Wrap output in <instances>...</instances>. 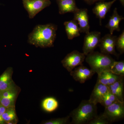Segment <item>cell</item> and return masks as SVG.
<instances>
[{
    "instance_id": "cell-2",
    "label": "cell",
    "mask_w": 124,
    "mask_h": 124,
    "mask_svg": "<svg viewBox=\"0 0 124 124\" xmlns=\"http://www.w3.org/2000/svg\"><path fill=\"white\" fill-rule=\"evenodd\" d=\"M97 105L89 100H82L79 106L69 114L72 119L70 124H87L98 115Z\"/></svg>"
},
{
    "instance_id": "cell-6",
    "label": "cell",
    "mask_w": 124,
    "mask_h": 124,
    "mask_svg": "<svg viewBox=\"0 0 124 124\" xmlns=\"http://www.w3.org/2000/svg\"><path fill=\"white\" fill-rule=\"evenodd\" d=\"M23 7L30 19L33 18L40 11L51 4L50 0H22Z\"/></svg>"
},
{
    "instance_id": "cell-31",
    "label": "cell",
    "mask_w": 124,
    "mask_h": 124,
    "mask_svg": "<svg viewBox=\"0 0 124 124\" xmlns=\"http://www.w3.org/2000/svg\"><path fill=\"white\" fill-rule=\"evenodd\" d=\"M120 3L123 6L124 5V0H119Z\"/></svg>"
},
{
    "instance_id": "cell-5",
    "label": "cell",
    "mask_w": 124,
    "mask_h": 124,
    "mask_svg": "<svg viewBox=\"0 0 124 124\" xmlns=\"http://www.w3.org/2000/svg\"><path fill=\"white\" fill-rule=\"evenodd\" d=\"M85 56L83 53L74 50L68 54L61 62L64 68L70 72L75 68L83 64Z\"/></svg>"
},
{
    "instance_id": "cell-10",
    "label": "cell",
    "mask_w": 124,
    "mask_h": 124,
    "mask_svg": "<svg viewBox=\"0 0 124 124\" xmlns=\"http://www.w3.org/2000/svg\"><path fill=\"white\" fill-rule=\"evenodd\" d=\"M70 72L73 79L81 84H84L86 81L91 79L95 73L91 69H89L83 64L75 68Z\"/></svg>"
},
{
    "instance_id": "cell-16",
    "label": "cell",
    "mask_w": 124,
    "mask_h": 124,
    "mask_svg": "<svg viewBox=\"0 0 124 124\" xmlns=\"http://www.w3.org/2000/svg\"><path fill=\"white\" fill-rule=\"evenodd\" d=\"M64 25L69 39H73L80 35L79 28L77 23L74 19L64 22Z\"/></svg>"
},
{
    "instance_id": "cell-20",
    "label": "cell",
    "mask_w": 124,
    "mask_h": 124,
    "mask_svg": "<svg viewBox=\"0 0 124 124\" xmlns=\"http://www.w3.org/2000/svg\"><path fill=\"white\" fill-rule=\"evenodd\" d=\"M13 68H8L0 76V89L7 84L13 81Z\"/></svg>"
},
{
    "instance_id": "cell-8",
    "label": "cell",
    "mask_w": 124,
    "mask_h": 124,
    "mask_svg": "<svg viewBox=\"0 0 124 124\" xmlns=\"http://www.w3.org/2000/svg\"><path fill=\"white\" fill-rule=\"evenodd\" d=\"M117 37L107 34L101 38L98 46L101 53L107 54H112L117 56L116 51V41Z\"/></svg>"
},
{
    "instance_id": "cell-7",
    "label": "cell",
    "mask_w": 124,
    "mask_h": 124,
    "mask_svg": "<svg viewBox=\"0 0 124 124\" xmlns=\"http://www.w3.org/2000/svg\"><path fill=\"white\" fill-rule=\"evenodd\" d=\"M101 33L98 31H93L86 33L85 36L83 46V53L85 55L94 51L98 46Z\"/></svg>"
},
{
    "instance_id": "cell-22",
    "label": "cell",
    "mask_w": 124,
    "mask_h": 124,
    "mask_svg": "<svg viewBox=\"0 0 124 124\" xmlns=\"http://www.w3.org/2000/svg\"><path fill=\"white\" fill-rule=\"evenodd\" d=\"M110 71L117 75L124 76V61H115L111 67Z\"/></svg>"
},
{
    "instance_id": "cell-25",
    "label": "cell",
    "mask_w": 124,
    "mask_h": 124,
    "mask_svg": "<svg viewBox=\"0 0 124 124\" xmlns=\"http://www.w3.org/2000/svg\"><path fill=\"white\" fill-rule=\"evenodd\" d=\"M109 124L108 120L102 114L97 115L93 119L89 121L87 124Z\"/></svg>"
},
{
    "instance_id": "cell-11",
    "label": "cell",
    "mask_w": 124,
    "mask_h": 124,
    "mask_svg": "<svg viewBox=\"0 0 124 124\" xmlns=\"http://www.w3.org/2000/svg\"><path fill=\"white\" fill-rule=\"evenodd\" d=\"M116 1V0H112L108 2L102 1L96 2L93 9V12L99 19L100 25H101L102 19L105 18L107 13Z\"/></svg>"
},
{
    "instance_id": "cell-28",
    "label": "cell",
    "mask_w": 124,
    "mask_h": 124,
    "mask_svg": "<svg viewBox=\"0 0 124 124\" xmlns=\"http://www.w3.org/2000/svg\"><path fill=\"white\" fill-rule=\"evenodd\" d=\"M97 81L99 82L108 86V81L107 76V71L103 72L98 74Z\"/></svg>"
},
{
    "instance_id": "cell-15",
    "label": "cell",
    "mask_w": 124,
    "mask_h": 124,
    "mask_svg": "<svg viewBox=\"0 0 124 124\" xmlns=\"http://www.w3.org/2000/svg\"><path fill=\"white\" fill-rule=\"evenodd\" d=\"M59 12L61 15L72 13L78 9L75 0H57Z\"/></svg>"
},
{
    "instance_id": "cell-14",
    "label": "cell",
    "mask_w": 124,
    "mask_h": 124,
    "mask_svg": "<svg viewBox=\"0 0 124 124\" xmlns=\"http://www.w3.org/2000/svg\"><path fill=\"white\" fill-rule=\"evenodd\" d=\"M124 19V17L118 14L117 8H115L108 23L106 26V27L109 30L110 34L113 35L115 31H119L120 30L119 24L121 20Z\"/></svg>"
},
{
    "instance_id": "cell-12",
    "label": "cell",
    "mask_w": 124,
    "mask_h": 124,
    "mask_svg": "<svg viewBox=\"0 0 124 124\" xmlns=\"http://www.w3.org/2000/svg\"><path fill=\"white\" fill-rule=\"evenodd\" d=\"M108 90V85L102 84L97 81L89 100L95 104L100 103L102 98Z\"/></svg>"
},
{
    "instance_id": "cell-18",
    "label": "cell",
    "mask_w": 124,
    "mask_h": 124,
    "mask_svg": "<svg viewBox=\"0 0 124 124\" xmlns=\"http://www.w3.org/2000/svg\"><path fill=\"white\" fill-rule=\"evenodd\" d=\"M42 106L45 111L51 112L57 109L58 107V102L54 98L48 97L43 100Z\"/></svg>"
},
{
    "instance_id": "cell-30",
    "label": "cell",
    "mask_w": 124,
    "mask_h": 124,
    "mask_svg": "<svg viewBox=\"0 0 124 124\" xmlns=\"http://www.w3.org/2000/svg\"><path fill=\"white\" fill-rule=\"evenodd\" d=\"M84 0L88 4L92 5L95 2H97L98 1H102L103 0Z\"/></svg>"
},
{
    "instance_id": "cell-26",
    "label": "cell",
    "mask_w": 124,
    "mask_h": 124,
    "mask_svg": "<svg viewBox=\"0 0 124 124\" xmlns=\"http://www.w3.org/2000/svg\"><path fill=\"white\" fill-rule=\"evenodd\" d=\"M16 100L0 97V104L7 108H15Z\"/></svg>"
},
{
    "instance_id": "cell-24",
    "label": "cell",
    "mask_w": 124,
    "mask_h": 124,
    "mask_svg": "<svg viewBox=\"0 0 124 124\" xmlns=\"http://www.w3.org/2000/svg\"><path fill=\"white\" fill-rule=\"evenodd\" d=\"M116 47L117 50L120 53L123 54L124 53V31L122 32L118 37H117L116 41Z\"/></svg>"
},
{
    "instance_id": "cell-1",
    "label": "cell",
    "mask_w": 124,
    "mask_h": 124,
    "mask_svg": "<svg viewBox=\"0 0 124 124\" xmlns=\"http://www.w3.org/2000/svg\"><path fill=\"white\" fill-rule=\"evenodd\" d=\"M57 29V26L53 23L37 25L28 35V42L37 47H53Z\"/></svg>"
},
{
    "instance_id": "cell-17",
    "label": "cell",
    "mask_w": 124,
    "mask_h": 124,
    "mask_svg": "<svg viewBox=\"0 0 124 124\" xmlns=\"http://www.w3.org/2000/svg\"><path fill=\"white\" fill-rule=\"evenodd\" d=\"M5 124H15L18 122V117L15 108H7L2 116Z\"/></svg>"
},
{
    "instance_id": "cell-29",
    "label": "cell",
    "mask_w": 124,
    "mask_h": 124,
    "mask_svg": "<svg viewBox=\"0 0 124 124\" xmlns=\"http://www.w3.org/2000/svg\"><path fill=\"white\" fill-rule=\"evenodd\" d=\"M5 107L1 104H0V124H4L5 122L2 119V116L7 109Z\"/></svg>"
},
{
    "instance_id": "cell-9",
    "label": "cell",
    "mask_w": 124,
    "mask_h": 124,
    "mask_svg": "<svg viewBox=\"0 0 124 124\" xmlns=\"http://www.w3.org/2000/svg\"><path fill=\"white\" fill-rule=\"evenodd\" d=\"M73 19L77 23L80 32L88 33L90 32L89 17L88 9L86 8L78 9L73 13Z\"/></svg>"
},
{
    "instance_id": "cell-27",
    "label": "cell",
    "mask_w": 124,
    "mask_h": 124,
    "mask_svg": "<svg viewBox=\"0 0 124 124\" xmlns=\"http://www.w3.org/2000/svg\"><path fill=\"white\" fill-rule=\"evenodd\" d=\"M107 76L108 81V85L112 84L119 79L120 76L114 74L110 71H107Z\"/></svg>"
},
{
    "instance_id": "cell-23",
    "label": "cell",
    "mask_w": 124,
    "mask_h": 124,
    "mask_svg": "<svg viewBox=\"0 0 124 124\" xmlns=\"http://www.w3.org/2000/svg\"><path fill=\"white\" fill-rule=\"evenodd\" d=\"M69 115L62 118H55L45 121L42 122L44 124H67L70 123Z\"/></svg>"
},
{
    "instance_id": "cell-4",
    "label": "cell",
    "mask_w": 124,
    "mask_h": 124,
    "mask_svg": "<svg viewBox=\"0 0 124 124\" xmlns=\"http://www.w3.org/2000/svg\"><path fill=\"white\" fill-rule=\"evenodd\" d=\"M105 108L103 115L109 123L116 122L124 119V102L117 101Z\"/></svg>"
},
{
    "instance_id": "cell-3",
    "label": "cell",
    "mask_w": 124,
    "mask_h": 124,
    "mask_svg": "<svg viewBox=\"0 0 124 124\" xmlns=\"http://www.w3.org/2000/svg\"><path fill=\"white\" fill-rule=\"evenodd\" d=\"M85 61L91 70L97 74L110 71L115 60L108 54L93 51L86 55Z\"/></svg>"
},
{
    "instance_id": "cell-21",
    "label": "cell",
    "mask_w": 124,
    "mask_h": 124,
    "mask_svg": "<svg viewBox=\"0 0 124 124\" xmlns=\"http://www.w3.org/2000/svg\"><path fill=\"white\" fill-rule=\"evenodd\" d=\"M119 100L115 95L111 93L108 90L102 98L100 103L106 108L112 104L113 103Z\"/></svg>"
},
{
    "instance_id": "cell-13",
    "label": "cell",
    "mask_w": 124,
    "mask_h": 124,
    "mask_svg": "<svg viewBox=\"0 0 124 124\" xmlns=\"http://www.w3.org/2000/svg\"><path fill=\"white\" fill-rule=\"evenodd\" d=\"M124 76H121L115 82L108 85L109 91L121 102H124Z\"/></svg>"
},
{
    "instance_id": "cell-19",
    "label": "cell",
    "mask_w": 124,
    "mask_h": 124,
    "mask_svg": "<svg viewBox=\"0 0 124 124\" xmlns=\"http://www.w3.org/2000/svg\"><path fill=\"white\" fill-rule=\"evenodd\" d=\"M20 91V88L16 85L11 88L0 91V97L16 100Z\"/></svg>"
}]
</instances>
